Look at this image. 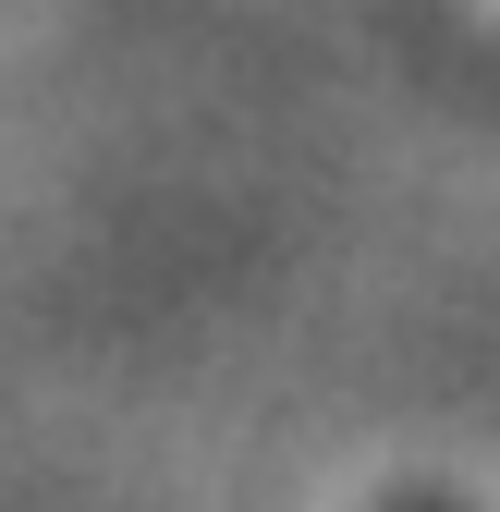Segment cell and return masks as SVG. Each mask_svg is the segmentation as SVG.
I'll list each match as a JSON object with an SVG mask.
<instances>
[{"label": "cell", "mask_w": 500, "mask_h": 512, "mask_svg": "<svg viewBox=\"0 0 500 512\" xmlns=\"http://www.w3.org/2000/svg\"><path fill=\"white\" fill-rule=\"evenodd\" d=\"M403 512H427V500H403Z\"/></svg>", "instance_id": "1"}]
</instances>
